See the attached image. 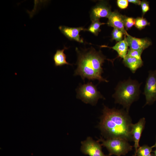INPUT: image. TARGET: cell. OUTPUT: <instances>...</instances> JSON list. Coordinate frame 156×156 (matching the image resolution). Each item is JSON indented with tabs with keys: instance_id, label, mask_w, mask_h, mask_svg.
<instances>
[{
	"instance_id": "1",
	"label": "cell",
	"mask_w": 156,
	"mask_h": 156,
	"mask_svg": "<svg viewBox=\"0 0 156 156\" xmlns=\"http://www.w3.org/2000/svg\"><path fill=\"white\" fill-rule=\"evenodd\" d=\"M132 124L129 112L126 110L110 109L104 105L98 127L106 139L119 138L132 141Z\"/></svg>"
},
{
	"instance_id": "2",
	"label": "cell",
	"mask_w": 156,
	"mask_h": 156,
	"mask_svg": "<svg viewBox=\"0 0 156 156\" xmlns=\"http://www.w3.org/2000/svg\"><path fill=\"white\" fill-rule=\"evenodd\" d=\"M78 54L77 67L75 75H79L83 80H97L100 82L108 81L102 76L103 73L102 66L106 58L100 51L94 49L80 52L77 50Z\"/></svg>"
},
{
	"instance_id": "3",
	"label": "cell",
	"mask_w": 156,
	"mask_h": 156,
	"mask_svg": "<svg viewBox=\"0 0 156 156\" xmlns=\"http://www.w3.org/2000/svg\"><path fill=\"white\" fill-rule=\"evenodd\" d=\"M141 84L137 81L130 78L119 82L112 96L115 103L122 105L129 112L131 104L139 98Z\"/></svg>"
},
{
	"instance_id": "4",
	"label": "cell",
	"mask_w": 156,
	"mask_h": 156,
	"mask_svg": "<svg viewBox=\"0 0 156 156\" xmlns=\"http://www.w3.org/2000/svg\"><path fill=\"white\" fill-rule=\"evenodd\" d=\"M98 141L101 143L102 146L107 150L110 156L125 155L132 150L133 146L131 145L127 140L122 138H115L105 140L102 138Z\"/></svg>"
},
{
	"instance_id": "5",
	"label": "cell",
	"mask_w": 156,
	"mask_h": 156,
	"mask_svg": "<svg viewBox=\"0 0 156 156\" xmlns=\"http://www.w3.org/2000/svg\"><path fill=\"white\" fill-rule=\"evenodd\" d=\"M77 98L84 103L95 105L100 99L104 98L92 82L81 85L77 90Z\"/></svg>"
},
{
	"instance_id": "6",
	"label": "cell",
	"mask_w": 156,
	"mask_h": 156,
	"mask_svg": "<svg viewBox=\"0 0 156 156\" xmlns=\"http://www.w3.org/2000/svg\"><path fill=\"white\" fill-rule=\"evenodd\" d=\"M81 150L84 154L89 156H110L105 154L102 151V145L98 141H95L90 137L82 141Z\"/></svg>"
},
{
	"instance_id": "7",
	"label": "cell",
	"mask_w": 156,
	"mask_h": 156,
	"mask_svg": "<svg viewBox=\"0 0 156 156\" xmlns=\"http://www.w3.org/2000/svg\"><path fill=\"white\" fill-rule=\"evenodd\" d=\"M143 94L146 100L145 105L152 104L156 101V70L149 72Z\"/></svg>"
},
{
	"instance_id": "8",
	"label": "cell",
	"mask_w": 156,
	"mask_h": 156,
	"mask_svg": "<svg viewBox=\"0 0 156 156\" xmlns=\"http://www.w3.org/2000/svg\"><path fill=\"white\" fill-rule=\"evenodd\" d=\"M112 12L108 4L105 1H101L92 9L90 14L91 21L92 22L101 18H108Z\"/></svg>"
},
{
	"instance_id": "9",
	"label": "cell",
	"mask_w": 156,
	"mask_h": 156,
	"mask_svg": "<svg viewBox=\"0 0 156 156\" xmlns=\"http://www.w3.org/2000/svg\"><path fill=\"white\" fill-rule=\"evenodd\" d=\"M126 35V40L130 49L143 51L152 44L151 42L148 38H135L128 33Z\"/></svg>"
},
{
	"instance_id": "10",
	"label": "cell",
	"mask_w": 156,
	"mask_h": 156,
	"mask_svg": "<svg viewBox=\"0 0 156 156\" xmlns=\"http://www.w3.org/2000/svg\"><path fill=\"white\" fill-rule=\"evenodd\" d=\"M146 123L145 119L142 118L139 120L137 123L132 124L131 126V133L134 144L133 147L135 153L140 147L139 142L142 133L144 129Z\"/></svg>"
},
{
	"instance_id": "11",
	"label": "cell",
	"mask_w": 156,
	"mask_h": 156,
	"mask_svg": "<svg viewBox=\"0 0 156 156\" xmlns=\"http://www.w3.org/2000/svg\"><path fill=\"white\" fill-rule=\"evenodd\" d=\"M125 16L117 11L112 12L108 18V25L114 28L119 29L123 31L125 34H126L127 33L125 29L124 25Z\"/></svg>"
},
{
	"instance_id": "12",
	"label": "cell",
	"mask_w": 156,
	"mask_h": 156,
	"mask_svg": "<svg viewBox=\"0 0 156 156\" xmlns=\"http://www.w3.org/2000/svg\"><path fill=\"white\" fill-rule=\"evenodd\" d=\"M59 29L61 32L67 38L80 43H83V40L81 38L80 32L86 29L82 27H71L65 26H60Z\"/></svg>"
},
{
	"instance_id": "13",
	"label": "cell",
	"mask_w": 156,
	"mask_h": 156,
	"mask_svg": "<svg viewBox=\"0 0 156 156\" xmlns=\"http://www.w3.org/2000/svg\"><path fill=\"white\" fill-rule=\"evenodd\" d=\"M123 63L125 66L129 68L133 73L143 65L142 60L126 55L123 59Z\"/></svg>"
},
{
	"instance_id": "14",
	"label": "cell",
	"mask_w": 156,
	"mask_h": 156,
	"mask_svg": "<svg viewBox=\"0 0 156 156\" xmlns=\"http://www.w3.org/2000/svg\"><path fill=\"white\" fill-rule=\"evenodd\" d=\"M128 45L126 39V35L123 40L118 42L114 46L110 48L116 51L117 53L118 56L123 59L126 56L128 50Z\"/></svg>"
},
{
	"instance_id": "15",
	"label": "cell",
	"mask_w": 156,
	"mask_h": 156,
	"mask_svg": "<svg viewBox=\"0 0 156 156\" xmlns=\"http://www.w3.org/2000/svg\"><path fill=\"white\" fill-rule=\"evenodd\" d=\"M67 49V47H64L62 49L56 50L53 57L55 66H61L65 65H71L67 61L66 56L64 53V50Z\"/></svg>"
},
{
	"instance_id": "16",
	"label": "cell",
	"mask_w": 156,
	"mask_h": 156,
	"mask_svg": "<svg viewBox=\"0 0 156 156\" xmlns=\"http://www.w3.org/2000/svg\"><path fill=\"white\" fill-rule=\"evenodd\" d=\"M153 148V146L150 147L146 145L140 146L133 156H147L151 153Z\"/></svg>"
},
{
	"instance_id": "17",
	"label": "cell",
	"mask_w": 156,
	"mask_h": 156,
	"mask_svg": "<svg viewBox=\"0 0 156 156\" xmlns=\"http://www.w3.org/2000/svg\"><path fill=\"white\" fill-rule=\"evenodd\" d=\"M105 23L101 22L99 20L92 22V24L88 29L87 30L96 36H97L99 32L101 31L100 27Z\"/></svg>"
},
{
	"instance_id": "18",
	"label": "cell",
	"mask_w": 156,
	"mask_h": 156,
	"mask_svg": "<svg viewBox=\"0 0 156 156\" xmlns=\"http://www.w3.org/2000/svg\"><path fill=\"white\" fill-rule=\"evenodd\" d=\"M150 23L143 17H138L135 19V26L139 30H141L146 26L150 25Z\"/></svg>"
},
{
	"instance_id": "19",
	"label": "cell",
	"mask_w": 156,
	"mask_h": 156,
	"mask_svg": "<svg viewBox=\"0 0 156 156\" xmlns=\"http://www.w3.org/2000/svg\"><path fill=\"white\" fill-rule=\"evenodd\" d=\"M124 34H125L121 30L114 28L112 33V39L116 42L120 41L123 40Z\"/></svg>"
},
{
	"instance_id": "20",
	"label": "cell",
	"mask_w": 156,
	"mask_h": 156,
	"mask_svg": "<svg viewBox=\"0 0 156 156\" xmlns=\"http://www.w3.org/2000/svg\"><path fill=\"white\" fill-rule=\"evenodd\" d=\"M135 19L132 17L125 16L124 19L125 27L126 29H130L135 24Z\"/></svg>"
},
{
	"instance_id": "21",
	"label": "cell",
	"mask_w": 156,
	"mask_h": 156,
	"mask_svg": "<svg viewBox=\"0 0 156 156\" xmlns=\"http://www.w3.org/2000/svg\"><path fill=\"white\" fill-rule=\"evenodd\" d=\"M143 51L132 49H128L127 55L135 58L139 60H142L141 55Z\"/></svg>"
},
{
	"instance_id": "22",
	"label": "cell",
	"mask_w": 156,
	"mask_h": 156,
	"mask_svg": "<svg viewBox=\"0 0 156 156\" xmlns=\"http://www.w3.org/2000/svg\"><path fill=\"white\" fill-rule=\"evenodd\" d=\"M140 5L142 15H144L150 9L149 3L147 1L143 0L141 1Z\"/></svg>"
},
{
	"instance_id": "23",
	"label": "cell",
	"mask_w": 156,
	"mask_h": 156,
	"mask_svg": "<svg viewBox=\"0 0 156 156\" xmlns=\"http://www.w3.org/2000/svg\"><path fill=\"white\" fill-rule=\"evenodd\" d=\"M117 4L120 8L124 9L128 6V1L127 0H118L117 1Z\"/></svg>"
},
{
	"instance_id": "24",
	"label": "cell",
	"mask_w": 156,
	"mask_h": 156,
	"mask_svg": "<svg viewBox=\"0 0 156 156\" xmlns=\"http://www.w3.org/2000/svg\"><path fill=\"white\" fill-rule=\"evenodd\" d=\"M128 2L137 5H140L141 1L139 0H128Z\"/></svg>"
},
{
	"instance_id": "25",
	"label": "cell",
	"mask_w": 156,
	"mask_h": 156,
	"mask_svg": "<svg viewBox=\"0 0 156 156\" xmlns=\"http://www.w3.org/2000/svg\"><path fill=\"white\" fill-rule=\"evenodd\" d=\"M153 152L155 156H156V149L155 150L153 151Z\"/></svg>"
},
{
	"instance_id": "26",
	"label": "cell",
	"mask_w": 156,
	"mask_h": 156,
	"mask_svg": "<svg viewBox=\"0 0 156 156\" xmlns=\"http://www.w3.org/2000/svg\"><path fill=\"white\" fill-rule=\"evenodd\" d=\"M147 156H155V155L154 154L151 153L150 154H149V155H148Z\"/></svg>"
},
{
	"instance_id": "27",
	"label": "cell",
	"mask_w": 156,
	"mask_h": 156,
	"mask_svg": "<svg viewBox=\"0 0 156 156\" xmlns=\"http://www.w3.org/2000/svg\"><path fill=\"white\" fill-rule=\"evenodd\" d=\"M153 146V147H155L156 148V142H155V144Z\"/></svg>"
}]
</instances>
